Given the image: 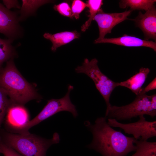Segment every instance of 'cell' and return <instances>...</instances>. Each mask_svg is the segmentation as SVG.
I'll return each instance as SVG.
<instances>
[{
	"mask_svg": "<svg viewBox=\"0 0 156 156\" xmlns=\"http://www.w3.org/2000/svg\"><path fill=\"white\" fill-rule=\"evenodd\" d=\"M156 1L155 0H122L119 3V6L123 9L130 7L132 11L137 10L146 11L155 5Z\"/></svg>",
	"mask_w": 156,
	"mask_h": 156,
	"instance_id": "15",
	"label": "cell"
},
{
	"mask_svg": "<svg viewBox=\"0 0 156 156\" xmlns=\"http://www.w3.org/2000/svg\"><path fill=\"white\" fill-rule=\"evenodd\" d=\"M132 11L130 10L121 13H106L102 9L95 16L93 20L97 23L99 36L96 39L100 40L105 38V35L111 33L112 29L116 25L129 19L127 17Z\"/></svg>",
	"mask_w": 156,
	"mask_h": 156,
	"instance_id": "8",
	"label": "cell"
},
{
	"mask_svg": "<svg viewBox=\"0 0 156 156\" xmlns=\"http://www.w3.org/2000/svg\"><path fill=\"white\" fill-rule=\"evenodd\" d=\"M0 87L14 104L23 105L30 100L42 99L19 72L12 59L0 71Z\"/></svg>",
	"mask_w": 156,
	"mask_h": 156,
	"instance_id": "2",
	"label": "cell"
},
{
	"mask_svg": "<svg viewBox=\"0 0 156 156\" xmlns=\"http://www.w3.org/2000/svg\"><path fill=\"white\" fill-rule=\"evenodd\" d=\"M107 118L105 116L98 118L94 124L88 120L85 122V125L92 135V141L87 147L103 156H126L135 151V139L114 129L107 123Z\"/></svg>",
	"mask_w": 156,
	"mask_h": 156,
	"instance_id": "1",
	"label": "cell"
},
{
	"mask_svg": "<svg viewBox=\"0 0 156 156\" xmlns=\"http://www.w3.org/2000/svg\"><path fill=\"white\" fill-rule=\"evenodd\" d=\"M98 63L96 58L90 61L86 58L82 65L77 66L75 71L78 73L85 74L94 81L96 89L105 102L107 110L111 105L109 102L111 94L116 88L120 86V83L113 81L103 73L98 67Z\"/></svg>",
	"mask_w": 156,
	"mask_h": 156,
	"instance_id": "6",
	"label": "cell"
},
{
	"mask_svg": "<svg viewBox=\"0 0 156 156\" xmlns=\"http://www.w3.org/2000/svg\"><path fill=\"white\" fill-rule=\"evenodd\" d=\"M95 44L109 43L127 47H149L156 51V43L152 41L142 39L135 36L125 34L122 36L112 38H104L100 40H95Z\"/></svg>",
	"mask_w": 156,
	"mask_h": 156,
	"instance_id": "12",
	"label": "cell"
},
{
	"mask_svg": "<svg viewBox=\"0 0 156 156\" xmlns=\"http://www.w3.org/2000/svg\"><path fill=\"white\" fill-rule=\"evenodd\" d=\"M87 7V4L80 0L73 1L71 5V10L73 17L76 19L79 17V14Z\"/></svg>",
	"mask_w": 156,
	"mask_h": 156,
	"instance_id": "21",
	"label": "cell"
},
{
	"mask_svg": "<svg viewBox=\"0 0 156 156\" xmlns=\"http://www.w3.org/2000/svg\"><path fill=\"white\" fill-rule=\"evenodd\" d=\"M12 41L0 38V69L3 63L12 56L14 49L11 44Z\"/></svg>",
	"mask_w": 156,
	"mask_h": 156,
	"instance_id": "19",
	"label": "cell"
},
{
	"mask_svg": "<svg viewBox=\"0 0 156 156\" xmlns=\"http://www.w3.org/2000/svg\"><path fill=\"white\" fill-rule=\"evenodd\" d=\"M87 7L89 8V18L81 27V30L85 31L90 25L92 21L96 14L102 9L101 8L103 4L102 0H88L86 1Z\"/></svg>",
	"mask_w": 156,
	"mask_h": 156,
	"instance_id": "17",
	"label": "cell"
},
{
	"mask_svg": "<svg viewBox=\"0 0 156 156\" xmlns=\"http://www.w3.org/2000/svg\"><path fill=\"white\" fill-rule=\"evenodd\" d=\"M0 153L4 156H23L4 143L0 138Z\"/></svg>",
	"mask_w": 156,
	"mask_h": 156,
	"instance_id": "23",
	"label": "cell"
},
{
	"mask_svg": "<svg viewBox=\"0 0 156 156\" xmlns=\"http://www.w3.org/2000/svg\"><path fill=\"white\" fill-rule=\"evenodd\" d=\"M51 1L49 0H22L21 15L20 18H18L19 20L22 19L34 13L40 6Z\"/></svg>",
	"mask_w": 156,
	"mask_h": 156,
	"instance_id": "18",
	"label": "cell"
},
{
	"mask_svg": "<svg viewBox=\"0 0 156 156\" xmlns=\"http://www.w3.org/2000/svg\"><path fill=\"white\" fill-rule=\"evenodd\" d=\"M136 152L131 156H156V142L135 139Z\"/></svg>",
	"mask_w": 156,
	"mask_h": 156,
	"instance_id": "16",
	"label": "cell"
},
{
	"mask_svg": "<svg viewBox=\"0 0 156 156\" xmlns=\"http://www.w3.org/2000/svg\"><path fill=\"white\" fill-rule=\"evenodd\" d=\"M29 116L23 105L12 103L9 108L4 120L7 131L13 133L27 122Z\"/></svg>",
	"mask_w": 156,
	"mask_h": 156,
	"instance_id": "9",
	"label": "cell"
},
{
	"mask_svg": "<svg viewBox=\"0 0 156 156\" xmlns=\"http://www.w3.org/2000/svg\"><path fill=\"white\" fill-rule=\"evenodd\" d=\"M0 138L4 143L23 156H46L49 147L59 143L60 140L57 132L51 138L48 139L30 133L23 135L1 129Z\"/></svg>",
	"mask_w": 156,
	"mask_h": 156,
	"instance_id": "3",
	"label": "cell"
},
{
	"mask_svg": "<svg viewBox=\"0 0 156 156\" xmlns=\"http://www.w3.org/2000/svg\"><path fill=\"white\" fill-rule=\"evenodd\" d=\"M73 89V86L69 85L67 92L63 97L60 99H52L48 101L46 105L36 117L16 130L14 133L28 135L30 133L29 130L31 128L61 111L69 112L74 118H76L78 116L77 112L75 106L72 103L70 98V92Z\"/></svg>",
	"mask_w": 156,
	"mask_h": 156,
	"instance_id": "5",
	"label": "cell"
},
{
	"mask_svg": "<svg viewBox=\"0 0 156 156\" xmlns=\"http://www.w3.org/2000/svg\"><path fill=\"white\" fill-rule=\"evenodd\" d=\"M136 26L143 31L144 40L156 39V9L155 5L144 14L140 12L134 19Z\"/></svg>",
	"mask_w": 156,
	"mask_h": 156,
	"instance_id": "11",
	"label": "cell"
},
{
	"mask_svg": "<svg viewBox=\"0 0 156 156\" xmlns=\"http://www.w3.org/2000/svg\"><path fill=\"white\" fill-rule=\"evenodd\" d=\"M80 33L76 30L73 31H64L53 34L46 33L43 37L49 40L52 43L51 50L55 51L59 47L69 43L73 40L79 38Z\"/></svg>",
	"mask_w": 156,
	"mask_h": 156,
	"instance_id": "14",
	"label": "cell"
},
{
	"mask_svg": "<svg viewBox=\"0 0 156 156\" xmlns=\"http://www.w3.org/2000/svg\"><path fill=\"white\" fill-rule=\"evenodd\" d=\"M3 2L6 6V8L8 10L12 8H19V4L17 1L3 0Z\"/></svg>",
	"mask_w": 156,
	"mask_h": 156,
	"instance_id": "25",
	"label": "cell"
},
{
	"mask_svg": "<svg viewBox=\"0 0 156 156\" xmlns=\"http://www.w3.org/2000/svg\"><path fill=\"white\" fill-rule=\"evenodd\" d=\"M8 96L6 93L0 87V130L9 108L13 103Z\"/></svg>",
	"mask_w": 156,
	"mask_h": 156,
	"instance_id": "20",
	"label": "cell"
},
{
	"mask_svg": "<svg viewBox=\"0 0 156 156\" xmlns=\"http://www.w3.org/2000/svg\"><path fill=\"white\" fill-rule=\"evenodd\" d=\"M150 71L148 68L142 67L138 73L126 80L120 82V86L129 89L136 95H139L142 90V86Z\"/></svg>",
	"mask_w": 156,
	"mask_h": 156,
	"instance_id": "13",
	"label": "cell"
},
{
	"mask_svg": "<svg viewBox=\"0 0 156 156\" xmlns=\"http://www.w3.org/2000/svg\"><path fill=\"white\" fill-rule=\"evenodd\" d=\"M156 88V78L155 77L146 87L143 88L141 93L146 94L147 92L151 90H155Z\"/></svg>",
	"mask_w": 156,
	"mask_h": 156,
	"instance_id": "24",
	"label": "cell"
},
{
	"mask_svg": "<svg viewBox=\"0 0 156 156\" xmlns=\"http://www.w3.org/2000/svg\"><path fill=\"white\" fill-rule=\"evenodd\" d=\"M139 117L137 121L131 123H121L112 118H107V122L112 127H119L125 133L132 135L136 140L147 141L156 137V121H148L143 115Z\"/></svg>",
	"mask_w": 156,
	"mask_h": 156,
	"instance_id": "7",
	"label": "cell"
},
{
	"mask_svg": "<svg viewBox=\"0 0 156 156\" xmlns=\"http://www.w3.org/2000/svg\"><path fill=\"white\" fill-rule=\"evenodd\" d=\"M18 20L15 13L0 3V33L12 41L19 34Z\"/></svg>",
	"mask_w": 156,
	"mask_h": 156,
	"instance_id": "10",
	"label": "cell"
},
{
	"mask_svg": "<svg viewBox=\"0 0 156 156\" xmlns=\"http://www.w3.org/2000/svg\"><path fill=\"white\" fill-rule=\"evenodd\" d=\"M53 8L62 15L70 18H73L71 8L67 2H63L55 5L53 6Z\"/></svg>",
	"mask_w": 156,
	"mask_h": 156,
	"instance_id": "22",
	"label": "cell"
},
{
	"mask_svg": "<svg viewBox=\"0 0 156 156\" xmlns=\"http://www.w3.org/2000/svg\"><path fill=\"white\" fill-rule=\"evenodd\" d=\"M146 115L153 118L156 116V94L148 95L140 93L131 103L122 106L112 105L106 111L105 117L117 121L130 120Z\"/></svg>",
	"mask_w": 156,
	"mask_h": 156,
	"instance_id": "4",
	"label": "cell"
}]
</instances>
